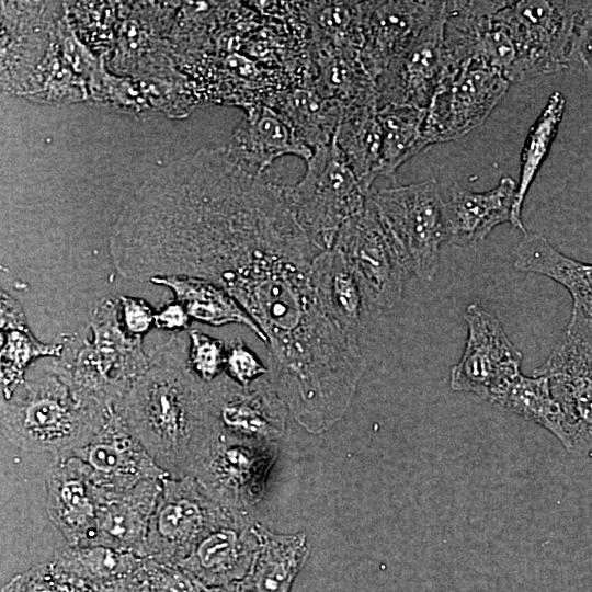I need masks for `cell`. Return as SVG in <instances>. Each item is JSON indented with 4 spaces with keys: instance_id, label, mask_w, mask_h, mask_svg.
I'll return each instance as SVG.
<instances>
[{
    "instance_id": "6da1fadb",
    "label": "cell",
    "mask_w": 592,
    "mask_h": 592,
    "mask_svg": "<svg viewBox=\"0 0 592 592\" xmlns=\"http://www.w3.org/2000/svg\"><path fill=\"white\" fill-rule=\"evenodd\" d=\"M189 340L172 333L148 351L149 365L114 405L116 414L170 477H194L218 429L207 383L187 361Z\"/></svg>"
},
{
    "instance_id": "7a4b0ae2",
    "label": "cell",
    "mask_w": 592,
    "mask_h": 592,
    "mask_svg": "<svg viewBox=\"0 0 592 592\" xmlns=\"http://www.w3.org/2000/svg\"><path fill=\"white\" fill-rule=\"evenodd\" d=\"M113 409L77 389L55 357L41 358L1 398V435L22 451L66 458L95 435Z\"/></svg>"
},
{
    "instance_id": "3957f363",
    "label": "cell",
    "mask_w": 592,
    "mask_h": 592,
    "mask_svg": "<svg viewBox=\"0 0 592 592\" xmlns=\"http://www.w3.org/2000/svg\"><path fill=\"white\" fill-rule=\"evenodd\" d=\"M91 338L79 332L62 334L57 364L83 394L113 406L149 365L144 338L125 329L118 300L104 298L90 314Z\"/></svg>"
},
{
    "instance_id": "277c9868",
    "label": "cell",
    "mask_w": 592,
    "mask_h": 592,
    "mask_svg": "<svg viewBox=\"0 0 592 592\" xmlns=\"http://www.w3.org/2000/svg\"><path fill=\"white\" fill-rule=\"evenodd\" d=\"M371 191L349 167L334 139L312 152L297 183L284 185L297 221L321 250L333 247L343 225L364 209Z\"/></svg>"
},
{
    "instance_id": "5b68a950",
    "label": "cell",
    "mask_w": 592,
    "mask_h": 592,
    "mask_svg": "<svg viewBox=\"0 0 592 592\" xmlns=\"http://www.w3.org/2000/svg\"><path fill=\"white\" fill-rule=\"evenodd\" d=\"M379 221L410 274L424 283L437 271L446 241L444 196L435 180L372 190Z\"/></svg>"
},
{
    "instance_id": "8992f818",
    "label": "cell",
    "mask_w": 592,
    "mask_h": 592,
    "mask_svg": "<svg viewBox=\"0 0 592 592\" xmlns=\"http://www.w3.org/2000/svg\"><path fill=\"white\" fill-rule=\"evenodd\" d=\"M580 1H503L499 19L517 50L516 81L563 70L572 60Z\"/></svg>"
},
{
    "instance_id": "52a82bcc",
    "label": "cell",
    "mask_w": 592,
    "mask_h": 592,
    "mask_svg": "<svg viewBox=\"0 0 592 592\" xmlns=\"http://www.w3.org/2000/svg\"><path fill=\"white\" fill-rule=\"evenodd\" d=\"M236 511L212 498L194 477L164 478L148 526L145 558L178 566Z\"/></svg>"
},
{
    "instance_id": "ba28073f",
    "label": "cell",
    "mask_w": 592,
    "mask_h": 592,
    "mask_svg": "<svg viewBox=\"0 0 592 592\" xmlns=\"http://www.w3.org/2000/svg\"><path fill=\"white\" fill-rule=\"evenodd\" d=\"M510 84L475 59L449 70L426 109L422 132L428 144L458 139L483 124Z\"/></svg>"
},
{
    "instance_id": "9c48e42d",
    "label": "cell",
    "mask_w": 592,
    "mask_h": 592,
    "mask_svg": "<svg viewBox=\"0 0 592 592\" xmlns=\"http://www.w3.org/2000/svg\"><path fill=\"white\" fill-rule=\"evenodd\" d=\"M277 442L247 441L217 433L194 478L226 508L252 513L277 457Z\"/></svg>"
},
{
    "instance_id": "30bf717a",
    "label": "cell",
    "mask_w": 592,
    "mask_h": 592,
    "mask_svg": "<svg viewBox=\"0 0 592 592\" xmlns=\"http://www.w3.org/2000/svg\"><path fill=\"white\" fill-rule=\"evenodd\" d=\"M331 249L355 272L378 314L399 304L410 272L385 234L369 195L364 209L340 229Z\"/></svg>"
},
{
    "instance_id": "8fae6325",
    "label": "cell",
    "mask_w": 592,
    "mask_h": 592,
    "mask_svg": "<svg viewBox=\"0 0 592 592\" xmlns=\"http://www.w3.org/2000/svg\"><path fill=\"white\" fill-rule=\"evenodd\" d=\"M468 335L460 360L452 367L449 386L493 403L521 374L523 354L506 335L500 320L473 303L466 307Z\"/></svg>"
},
{
    "instance_id": "7c38bea8",
    "label": "cell",
    "mask_w": 592,
    "mask_h": 592,
    "mask_svg": "<svg viewBox=\"0 0 592 592\" xmlns=\"http://www.w3.org/2000/svg\"><path fill=\"white\" fill-rule=\"evenodd\" d=\"M444 12L445 7L377 77V109L390 104L428 109L451 70L444 42Z\"/></svg>"
},
{
    "instance_id": "4fadbf2b",
    "label": "cell",
    "mask_w": 592,
    "mask_h": 592,
    "mask_svg": "<svg viewBox=\"0 0 592 592\" xmlns=\"http://www.w3.org/2000/svg\"><path fill=\"white\" fill-rule=\"evenodd\" d=\"M218 432L235 439L277 442L288 408L269 375L241 386L225 372L207 383Z\"/></svg>"
},
{
    "instance_id": "5bb4252c",
    "label": "cell",
    "mask_w": 592,
    "mask_h": 592,
    "mask_svg": "<svg viewBox=\"0 0 592 592\" xmlns=\"http://www.w3.org/2000/svg\"><path fill=\"white\" fill-rule=\"evenodd\" d=\"M70 456L88 467L100 499L127 491L144 480L169 477L114 409L95 435Z\"/></svg>"
},
{
    "instance_id": "9a60e30c",
    "label": "cell",
    "mask_w": 592,
    "mask_h": 592,
    "mask_svg": "<svg viewBox=\"0 0 592 592\" xmlns=\"http://www.w3.org/2000/svg\"><path fill=\"white\" fill-rule=\"evenodd\" d=\"M533 375L546 376L566 420L569 453L592 452V348L565 331Z\"/></svg>"
},
{
    "instance_id": "2e32d148",
    "label": "cell",
    "mask_w": 592,
    "mask_h": 592,
    "mask_svg": "<svg viewBox=\"0 0 592 592\" xmlns=\"http://www.w3.org/2000/svg\"><path fill=\"white\" fill-rule=\"evenodd\" d=\"M444 7L445 1H361L360 57L374 80Z\"/></svg>"
},
{
    "instance_id": "e0dca14e",
    "label": "cell",
    "mask_w": 592,
    "mask_h": 592,
    "mask_svg": "<svg viewBox=\"0 0 592 592\" xmlns=\"http://www.w3.org/2000/svg\"><path fill=\"white\" fill-rule=\"evenodd\" d=\"M45 480L49 521L69 546H94L100 494L90 479L88 467L73 456L56 459Z\"/></svg>"
},
{
    "instance_id": "ac0fdd59",
    "label": "cell",
    "mask_w": 592,
    "mask_h": 592,
    "mask_svg": "<svg viewBox=\"0 0 592 592\" xmlns=\"http://www.w3.org/2000/svg\"><path fill=\"white\" fill-rule=\"evenodd\" d=\"M252 513L236 511L210 531L180 566L207 588L239 582L249 572L259 549Z\"/></svg>"
},
{
    "instance_id": "d6986e66",
    "label": "cell",
    "mask_w": 592,
    "mask_h": 592,
    "mask_svg": "<svg viewBox=\"0 0 592 592\" xmlns=\"http://www.w3.org/2000/svg\"><path fill=\"white\" fill-rule=\"evenodd\" d=\"M311 281L325 314L352 345L361 349V335L379 314L355 272L339 251L326 249L312 261Z\"/></svg>"
},
{
    "instance_id": "ffe728a7",
    "label": "cell",
    "mask_w": 592,
    "mask_h": 592,
    "mask_svg": "<svg viewBox=\"0 0 592 592\" xmlns=\"http://www.w3.org/2000/svg\"><path fill=\"white\" fill-rule=\"evenodd\" d=\"M516 182L504 177L491 190L473 192L458 183L444 198L446 241L460 248H475L497 226L511 223Z\"/></svg>"
},
{
    "instance_id": "44dd1931",
    "label": "cell",
    "mask_w": 592,
    "mask_h": 592,
    "mask_svg": "<svg viewBox=\"0 0 592 592\" xmlns=\"http://www.w3.org/2000/svg\"><path fill=\"white\" fill-rule=\"evenodd\" d=\"M163 479L144 480L127 491L100 499L94 546L145 558L148 526Z\"/></svg>"
},
{
    "instance_id": "7402d4cb",
    "label": "cell",
    "mask_w": 592,
    "mask_h": 592,
    "mask_svg": "<svg viewBox=\"0 0 592 592\" xmlns=\"http://www.w3.org/2000/svg\"><path fill=\"white\" fill-rule=\"evenodd\" d=\"M226 149L257 175H263L264 171L283 156L292 155L307 161L314 152L267 104L252 110L235 132L232 141Z\"/></svg>"
},
{
    "instance_id": "603a6c76",
    "label": "cell",
    "mask_w": 592,
    "mask_h": 592,
    "mask_svg": "<svg viewBox=\"0 0 592 592\" xmlns=\"http://www.w3.org/2000/svg\"><path fill=\"white\" fill-rule=\"evenodd\" d=\"M259 549L247 576L234 583L236 592H291L308 556L306 536L275 534L255 523Z\"/></svg>"
},
{
    "instance_id": "cb8c5ba5",
    "label": "cell",
    "mask_w": 592,
    "mask_h": 592,
    "mask_svg": "<svg viewBox=\"0 0 592 592\" xmlns=\"http://www.w3.org/2000/svg\"><path fill=\"white\" fill-rule=\"evenodd\" d=\"M515 270L547 276L572 297L573 310L592 317V264L565 255L544 236L525 231L514 251Z\"/></svg>"
},
{
    "instance_id": "d4e9b609",
    "label": "cell",
    "mask_w": 592,
    "mask_h": 592,
    "mask_svg": "<svg viewBox=\"0 0 592 592\" xmlns=\"http://www.w3.org/2000/svg\"><path fill=\"white\" fill-rule=\"evenodd\" d=\"M1 398H8L32 363L60 356L61 341L44 343L31 331L21 304L1 289Z\"/></svg>"
},
{
    "instance_id": "484cf974",
    "label": "cell",
    "mask_w": 592,
    "mask_h": 592,
    "mask_svg": "<svg viewBox=\"0 0 592 592\" xmlns=\"http://www.w3.org/2000/svg\"><path fill=\"white\" fill-rule=\"evenodd\" d=\"M150 283L168 287L192 319L219 327L239 323L248 327L263 343L267 338L240 304L223 287L202 278L159 276Z\"/></svg>"
},
{
    "instance_id": "4316f807",
    "label": "cell",
    "mask_w": 592,
    "mask_h": 592,
    "mask_svg": "<svg viewBox=\"0 0 592 592\" xmlns=\"http://www.w3.org/2000/svg\"><path fill=\"white\" fill-rule=\"evenodd\" d=\"M267 105L312 151L332 143L344 112L340 104L321 96L311 86L277 93Z\"/></svg>"
},
{
    "instance_id": "83f0119b",
    "label": "cell",
    "mask_w": 592,
    "mask_h": 592,
    "mask_svg": "<svg viewBox=\"0 0 592 592\" xmlns=\"http://www.w3.org/2000/svg\"><path fill=\"white\" fill-rule=\"evenodd\" d=\"M316 77L312 88L323 98L344 110L376 103L375 80L363 65L360 53L346 50H312Z\"/></svg>"
},
{
    "instance_id": "f1b7e54d",
    "label": "cell",
    "mask_w": 592,
    "mask_h": 592,
    "mask_svg": "<svg viewBox=\"0 0 592 592\" xmlns=\"http://www.w3.org/2000/svg\"><path fill=\"white\" fill-rule=\"evenodd\" d=\"M377 110L375 102L344 110L333 138L349 167L368 191L378 177L380 134Z\"/></svg>"
},
{
    "instance_id": "f546056e",
    "label": "cell",
    "mask_w": 592,
    "mask_h": 592,
    "mask_svg": "<svg viewBox=\"0 0 592 592\" xmlns=\"http://www.w3.org/2000/svg\"><path fill=\"white\" fill-rule=\"evenodd\" d=\"M426 109L390 104L377 110L380 134L378 177L395 180L397 170L430 145L422 127Z\"/></svg>"
},
{
    "instance_id": "4dcf8cb0",
    "label": "cell",
    "mask_w": 592,
    "mask_h": 592,
    "mask_svg": "<svg viewBox=\"0 0 592 592\" xmlns=\"http://www.w3.org/2000/svg\"><path fill=\"white\" fill-rule=\"evenodd\" d=\"M493 405L543 426L569 452L565 415L551 394L546 376L519 374L496 398Z\"/></svg>"
},
{
    "instance_id": "1f68e13d",
    "label": "cell",
    "mask_w": 592,
    "mask_h": 592,
    "mask_svg": "<svg viewBox=\"0 0 592 592\" xmlns=\"http://www.w3.org/2000/svg\"><path fill=\"white\" fill-rule=\"evenodd\" d=\"M565 109V95L559 91L553 92L524 141L511 218V224L523 232L526 231L521 218L524 200L556 138Z\"/></svg>"
},
{
    "instance_id": "d6a6232c",
    "label": "cell",
    "mask_w": 592,
    "mask_h": 592,
    "mask_svg": "<svg viewBox=\"0 0 592 592\" xmlns=\"http://www.w3.org/2000/svg\"><path fill=\"white\" fill-rule=\"evenodd\" d=\"M311 31L312 50L361 52V1L301 3Z\"/></svg>"
},
{
    "instance_id": "836d02e7",
    "label": "cell",
    "mask_w": 592,
    "mask_h": 592,
    "mask_svg": "<svg viewBox=\"0 0 592 592\" xmlns=\"http://www.w3.org/2000/svg\"><path fill=\"white\" fill-rule=\"evenodd\" d=\"M227 348L225 343L198 330L189 333L187 361L195 375L210 383L225 372Z\"/></svg>"
},
{
    "instance_id": "e575fe53",
    "label": "cell",
    "mask_w": 592,
    "mask_h": 592,
    "mask_svg": "<svg viewBox=\"0 0 592 592\" xmlns=\"http://www.w3.org/2000/svg\"><path fill=\"white\" fill-rule=\"evenodd\" d=\"M140 577L149 592H206L204 585L190 572L177 565L143 558Z\"/></svg>"
},
{
    "instance_id": "d590c367",
    "label": "cell",
    "mask_w": 592,
    "mask_h": 592,
    "mask_svg": "<svg viewBox=\"0 0 592 592\" xmlns=\"http://www.w3.org/2000/svg\"><path fill=\"white\" fill-rule=\"evenodd\" d=\"M225 373L241 386H250L270 374L244 341L237 337L227 348Z\"/></svg>"
},
{
    "instance_id": "8d00e7d4",
    "label": "cell",
    "mask_w": 592,
    "mask_h": 592,
    "mask_svg": "<svg viewBox=\"0 0 592 592\" xmlns=\"http://www.w3.org/2000/svg\"><path fill=\"white\" fill-rule=\"evenodd\" d=\"M1 592H66L49 563L32 568L12 578Z\"/></svg>"
},
{
    "instance_id": "74e56055",
    "label": "cell",
    "mask_w": 592,
    "mask_h": 592,
    "mask_svg": "<svg viewBox=\"0 0 592 592\" xmlns=\"http://www.w3.org/2000/svg\"><path fill=\"white\" fill-rule=\"evenodd\" d=\"M122 322L133 335L145 337V334L155 326L156 311L144 299L133 296L122 295L117 298Z\"/></svg>"
},
{
    "instance_id": "f35d334b",
    "label": "cell",
    "mask_w": 592,
    "mask_h": 592,
    "mask_svg": "<svg viewBox=\"0 0 592 592\" xmlns=\"http://www.w3.org/2000/svg\"><path fill=\"white\" fill-rule=\"evenodd\" d=\"M574 58L592 73V1H580L572 47V59Z\"/></svg>"
},
{
    "instance_id": "ab89813d",
    "label": "cell",
    "mask_w": 592,
    "mask_h": 592,
    "mask_svg": "<svg viewBox=\"0 0 592 592\" xmlns=\"http://www.w3.org/2000/svg\"><path fill=\"white\" fill-rule=\"evenodd\" d=\"M191 319L184 306L174 299L156 311L155 327L180 332L190 328Z\"/></svg>"
},
{
    "instance_id": "60d3db41",
    "label": "cell",
    "mask_w": 592,
    "mask_h": 592,
    "mask_svg": "<svg viewBox=\"0 0 592 592\" xmlns=\"http://www.w3.org/2000/svg\"><path fill=\"white\" fill-rule=\"evenodd\" d=\"M129 592H149L141 580L140 571H139V581L132 588Z\"/></svg>"
},
{
    "instance_id": "b9f144b4",
    "label": "cell",
    "mask_w": 592,
    "mask_h": 592,
    "mask_svg": "<svg viewBox=\"0 0 592 592\" xmlns=\"http://www.w3.org/2000/svg\"><path fill=\"white\" fill-rule=\"evenodd\" d=\"M589 456H590V457H592V452L590 453V455H589Z\"/></svg>"
}]
</instances>
